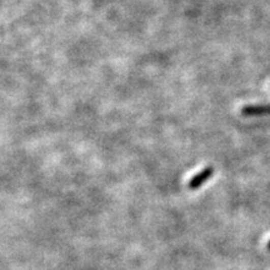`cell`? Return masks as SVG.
I'll use <instances>...</instances> for the list:
<instances>
[{"mask_svg": "<svg viewBox=\"0 0 270 270\" xmlns=\"http://www.w3.org/2000/svg\"><path fill=\"white\" fill-rule=\"evenodd\" d=\"M214 175V168L213 166H208V168L203 169L201 171H199L198 174H195L192 179L188 183V188L190 190H196L200 187H203L208 180Z\"/></svg>", "mask_w": 270, "mask_h": 270, "instance_id": "obj_1", "label": "cell"}, {"mask_svg": "<svg viewBox=\"0 0 270 270\" xmlns=\"http://www.w3.org/2000/svg\"><path fill=\"white\" fill-rule=\"evenodd\" d=\"M242 115L244 116H263L270 114V104L247 105L242 109Z\"/></svg>", "mask_w": 270, "mask_h": 270, "instance_id": "obj_2", "label": "cell"}, {"mask_svg": "<svg viewBox=\"0 0 270 270\" xmlns=\"http://www.w3.org/2000/svg\"><path fill=\"white\" fill-rule=\"evenodd\" d=\"M266 247H268V249L270 250V240H269V243H268V245H266Z\"/></svg>", "mask_w": 270, "mask_h": 270, "instance_id": "obj_3", "label": "cell"}]
</instances>
